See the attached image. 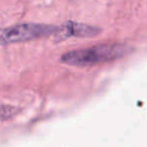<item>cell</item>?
I'll use <instances>...</instances> for the list:
<instances>
[{
    "label": "cell",
    "mask_w": 147,
    "mask_h": 147,
    "mask_svg": "<svg viewBox=\"0 0 147 147\" xmlns=\"http://www.w3.org/2000/svg\"><path fill=\"white\" fill-rule=\"evenodd\" d=\"M100 29L91 25L83 24L77 22H69L61 27L57 35H61L63 38L69 36H79V37H92L99 34Z\"/></svg>",
    "instance_id": "3957f363"
},
{
    "label": "cell",
    "mask_w": 147,
    "mask_h": 147,
    "mask_svg": "<svg viewBox=\"0 0 147 147\" xmlns=\"http://www.w3.org/2000/svg\"><path fill=\"white\" fill-rule=\"evenodd\" d=\"M59 29L61 27L49 24H40V23L26 22L15 24L3 29L1 32V42L2 45H10V43L22 42L39 37L49 36V35H57Z\"/></svg>",
    "instance_id": "7a4b0ae2"
},
{
    "label": "cell",
    "mask_w": 147,
    "mask_h": 147,
    "mask_svg": "<svg viewBox=\"0 0 147 147\" xmlns=\"http://www.w3.org/2000/svg\"><path fill=\"white\" fill-rule=\"evenodd\" d=\"M130 53V47L121 43H102L78 49L61 55V63L74 67H92L122 59Z\"/></svg>",
    "instance_id": "6da1fadb"
}]
</instances>
